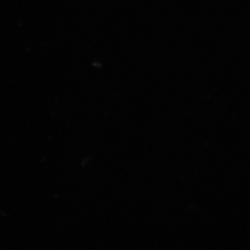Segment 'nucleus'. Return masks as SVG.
I'll return each instance as SVG.
<instances>
[]
</instances>
